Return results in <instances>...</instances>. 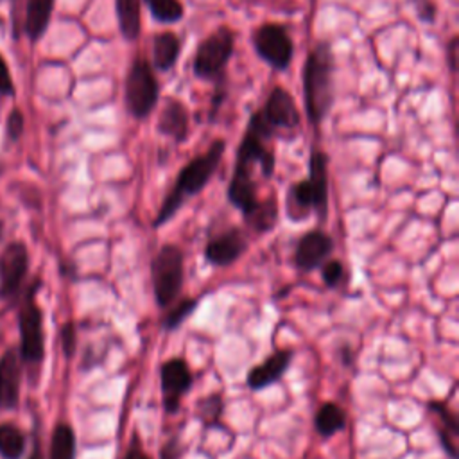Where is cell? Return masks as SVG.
<instances>
[{
    "label": "cell",
    "mask_w": 459,
    "mask_h": 459,
    "mask_svg": "<svg viewBox=\"0 0 459 459\" xmlns=\"http://www.w3.org/2000/svg\"><path fill=\"white\" fill-rule=\"evenodd\" d=\"M224 149H226V143L222 138H219L212 142L206 152L192 158L179 170L174 186L170 188L161 206L158 208V213L152 221V228H161L165 222H169L188 197L199 194L206 186V183L210 181V178L213 176V172L217 170L222 160Z\"/></svg>",
    "instance_id": "1"
},
{
    "label": "cell",
    "mask_w": 459,
    "mask_h": 459,
    "mask_svg": "<svg viewBox=\"0 0 459 459\" xmlns=\"http://www.w3.org/2000/svg\"><path fill=\"white\" fill-rule=\"evenodd\" d=\"M333 57L326 41L317 43L307 56L303 66V99L308 120L317 126L333 102Z\"/></svg>",
    "instance_id": "2"
},
{
    "label": "cell",
    "mask_w": 459,
    "mask_h": 459,
    "mask_svg": "<svg viewBox=\"0 0 459 459\" xmlns=\"http://www.w3.org/2000/svg\"><path fill=\"white\" fill-rule=\"evenodd\" d=\"M41 281H32L23 296L22 307L18 310V328H20V359L22 362L34 369L39 368L45 357V332H43V312L36 301V292Z\"/></svg>",
    "instance_id": "3"
},
{
    "label": "cell",
    "mask_w": 459,
    "mask_h": 459,
    "mask_svg": "<svg viewBox=\"0 0 459 459\" xmlns=\"http://www.w3.org/2000/svg\"><path fill=\"white\" fill-rule=\"evenodd\" d=\"M151 280L154 301L169 308L179 296L185 281V255L176 244H163L152 256Z\"/></svg>",
    "instance_id": "4"
},
{
    "label": "cell",
    "mask_w": 459,
    "mask_h": 459,
    "mask_svg": "<svg viewBox=\"0 0 459 459\" xmlns=\"http://www.w3.org/2000/svg\"><path fill=\"white\" fill-rule=\"evenodd\" d=\"M126 108L134 118H145L154 109L160 95V84L151 63L136 57L126 75Z\"/></svg>",
    "instance_id": "5"
},
{
    "label": "cell",
    "mask_w": 459,
    "mask_h": 459,
    "mask_svg": "<svg viewBox=\"0 0 459 459\" xmlns=\"http://www.w3.org/2000/svg\"><path fill=\"white\" fill-rule=\"evenodd\" d=\"M235 47V34L230 27L221 25L206 36L194 56V72L203 79H215L228 65Z\"/></svg>",
    "instance_id": "6"
},
{
    "label": "cell",
    "mask_w": 459,
    "mask_h": 459,
    "mask_svg": "<svg viewBox=\"0 0 459 459\" xmlns=\"http://www.w3.org/2000/svg\"><path fill=\"white\" fill-rule=\"evenodd\" d=\"M256 54L273 68L285 70L292 59V39L280 23H264L253 32Z\"/></svg>",
    "instance_id": "7"
},
{
    "label": "cell",
    "mask_w": 459,
    "mask_h": 459,
    "mask_svg": "<svg viewBox=\"0 0 459 459\" xmlns=\"http://www.w3.org/2000/svg\"><path fill=\"white\" fill-rule=\"evenodd\" d=\"M192 384L194 375L185 359L172 357L160 366V389L165 412L176 414L179 411L181 400L192 389Z\"/></svg>",
    "instance_id": "8"
},
{
    "label": "cell",
    "mask_w": 459,
    "mask_h": 459,
    "mask_svg": "<svg viewBox=\"0 0 459 459\" xmlns=\"http://www.w3.org/2000/svg\"><path fill=\"white\" fill-rule=\"evenodd\" d=\"M29 271V251L20 240L7 244L0 253V298L13 299L20 294Z\"/></svg>",
    "instance_id": "9"
},
{
    "label": "cell",
    "mask_w": 459,
    "mask_h": 459,
    "mask_svg": "<svg viewBox=\"0 0 459 459\" xmlns=\"http://www.w3.org/2000/svg\"><path fill=\"white\" fill-rule=\"evenodd\" d=\"M332 249L333 238L328 233H325L323 230H310L303 233L296 244L294 265L303 273H310L321 267L325 260H328Z\"/></svg>",
    "instance_id": "10"
},
{
    "label": "cell",
    "mask_w": 459,
    "mask_h": 459,
    "mask_svg": "<svg viewBox=\"0 0 459 459\" xmlns=\"http://www.w3.org/2000/svg\"><path fill=\"white\" fill-rule=\"evenodd\" d=\"M247 249V238L240 228H228L212 237L204 246V258L212 265L228 267L235 264Z\"/></svg>",
    "instance_id": "11"
},
{
    "label": "cell",
    "mask_w": 459,
    "mask_h": 459,
    "mask_svg": "<svg viewBox=\"0 0 459 459\" xmlns=\"http://www.w3.org/2000/svg\"><path fill=\"white\" fill-rule=\"evenodd\" d=\"M23 362L16 348H7L0 357V409L14 411L20 405Z\"/></svg>",
    "instance_id": "12"
},
{
    "label": "cell",
    "mask_w": 459,
    "mask_h": 459,
    "mask_svg": "<svg viewBox=\"0 0 459 459\" xmlns=\"http://www.w3.org/2000/svg\"><path fill=\"white\" fill-rule=\"evenodd\" d=\"M262 113L269 126L274 129H285V131H294L299 126V111L298 106L292 99V95L283 90L281 86L273 88V91L267 97L265 106L262 108Z\"/></svg>",
    "instance_id": "13"
},
{
    "label": "cell",
    "mask_w": 459,
    "mask_h": 459,
    "mask_svg": "<svg viewBox=\"0 0 459 459\" xmlns=\"http://www.w3.org/2000/svg\"><path fill=\"white\" fill-rule=\"evenodd\" d=\"M292 357L294 351L290 348H280L274 353H271L264 362L255 364L246 375L247 387L253 391H260L278 382L289 369Z\"/></svg>",
    "instance_id": "14"
},
{
    "label": "cell",
    "mask_w": 459,
    "mask_h": 459,
    "mask_svg": "<svg viewBox=\"0 0 459 459\" xmlns=\"http://www.w3.org/2000/svg\"><path fill=\"white\" fill-rule=\"evenodd\" d=\"M269 138L264 136L255 127L247 126L246 134L240 140V145L237 149V161L251 163L253 167L258 165L264 178H271L274 172V154L271 149H267L265 142Z\"/></svg>",
    "instance_id": "15"
},
{
    "label": "cell",
    "mask_w": 459,
    "mask_h": 459,
    "mask_svg": "<svg viewBox=\"0 0 459 459\" xmlns=\"http://www.w3.org/2000/svg\"><path fill=\"white\" fill-rule=\"evenodd\" d=\"M427 411L434 418V429L445 454L450 459H457V437H459L457 414L448 407L446 402H441V400H430L427 403Z\"/></svg>",
    "instance_id": "16"
},
{
    "label": "cell",
    "mask_w": 459,
    "mask_h": 459,
    "mask_svg": "<svg viewBox=\"0 0 459 459\" xmlns=\"http://www.w3.org/2000/svg\"><path fill=\"white\" fill-rule=\"evenodd\" d=\"M308 185L314 194V210L325 219L328 210V156L321 149H312L308 161Z\"/></svg>",
    "instance_id": "17"
},
{
    "label": "cell",
    "mask_w": 459,
    "mask_h": 459,
    "mask_svg": "<svg viewBox=\"0 0 459 459\" xmlns=\"http://www.w3.org/2000/svg\"><path fill=\"white\" fill-rule=\"evenodd\" d=\"M161 134L170 136L176 143H181L188 136V109L178 99H167L165 108L156 124Z\"/></svg>",
    "instance_id": "18"
},
{
    "label": "cell",
    "mask_w": 459,
    "mask_h": 459,
    "mask_svg": "<svg viewBox=\"0 0 459 459\" xmlns=\"http://www.w3.org/2000/svg\"><path fill=\"white\" fill-rule=\"evenodd\" d=\"M285 210H287V217L294 222H299L303 219H307L312 210H314V194L312 188L308 185V179H301L296 181L287 194V201H285Z\"/></svg>",
    "instance_id": "19"
},
{
    "label": "cell",
    "mask_w": 459,
    "mask_h": 459,
    "mask_svg": "<svg viewBox=\"0 0 459 459\" xmlns=\"http://www.w3.org/2000/svg\"><path fill=\"white\" fill-rule=\"evenodd\" d=\"M181 41L174 32H160L152 41V61L160 72L170 70L179 56Z\"/></svg>",
    "instance_id": "20"
},
{
    "label": "cell",
    "mask_w": 459,
    "mask_h": 459,
    "mask_svg": "<svg viewBox=\"0 0 459 459\" xmlns=\"http://www.w3.org/2000/svg\"><path fill=\"white\" fill-rule=\"evenodd\" d=\"M52 9H54V0H27L25 32L32 41L39 39L45 34L50 22Z\"/></svg>",
    "instance_id": "21"
},
{
    "label": "cell",
    "mask_w": 459,
    "mask_h": 459,
    "mask_svg": "<svg viewBox=\"0 0 459 459\" xmlns=\"http://www.w3.org/2000/svg\"><path fill=\"white\" fill-rule=\"evenodd\" d=\"M314 427L321 437H332L346 429V412L335 402H325L314 416Z\"/></svg>",
    "instance_id": "22"
},
{
    "label": "cell",
    "mask_w": 459,
    "mask_h": 459,
    "mask_svg": "<svg viewBox=\"0 0 459 459\" xmlns=\"http://www.w3.org/2000/svg\"><path fill=\"white\" fill-rule=\"evenodd\" d=\"M75 452H77V439H75L74 429L65 421L56 423L50 436L48 459H75Z\"/></svg>",
    "instance_id": "23"
},
{
    "label": "cell",
    "mask_w": 459,
    "mask_h": 459,
    "mask_svg": "<svg viewBox=\"0 0 459 459\" xmlns=\"http://www.w3.org/2000/svg\"><path fill=\"white\" fill-rule=\"evenodd\" d=\"M27 437L20 427L11 421L0 423V455L2 459H22Z\"/></svg>",
    "instance_id": "24"
},
{
    "label": "cell",
    "mask_w": 459,
    "mask_h": 459,
    "mask_svg": "<svg viewBox=\"0 0 459 459\" xmlns=\"http://www.w3.org/2000/svg\"><path fill=\"white\" fill-rule=\"evenodd\" d=\"M140 2L142 0H117L120 32L126 39H136L140 34Z\"/></svg>",
    "instance_id": "25"
},
{
    "label": "cell",
    "mask_w": 459,
    "mask_h": 459,
    "mask_svg": "<svg viewBox=\"0 0 459 459\" xmlns=\"http://www.w3.org/2000/svg\"><path fill=\"white\" fill-rule=\"evenodd\" d=\"M278 221V203L274 195H269L265 201H260L251 215L246 217V222L256 233H267L276 226Z\"/></svg>",
    "instance_id": "26"
},
{
    "label": "cell",
    "mask_w": 459,
    "mask_h": 459,
    "mask_svg": "<svg viewBox=\"0 0 459 459\" xmlns=\"http://www.w3.org/2000/svg\"><path fill=\"white\" fill-rule=\"evenodd\" d=\"M224 403L221 393H210L197 402V418L206 429L221 427Z\"/></svg>",
    "instance_id": "27"
},
{
    "label": "cell",
    "mask_w": 459,
    "mask_h": 459,
    "mask_svg": "<svg viewBox=\"0 0 459 459\" xmlns=\"http://www.w3.org/2000/svg\"><path fill=\"white\" fill-rule=\"evenodd\" d=\"M154 20L174 23L183 18V4L179 0H143Z\"/></svg>",
    "instance_id": "28"
},
{
    "label": "cell",
    "mask_w": 459,
    "mask_h": 459,
    "mask_svg": "<svg viewBox=\"0 0 459 459\" xmlns=\"http://www.w3.org/2000/svg\"><path fill=\"white\" fill-rule=\"evenodd\" d=\"M197 298H183L178 303H172L163 317V328L165 330H176L197 307Z\"/></svg>",
    "instance_id": "29"
},
{
    "label": "cell",
    "mask_w": 459,
    "mask_h": 459,
    "mask_svg": "<svg viewBox=\"0 0 459 459\" xmlns=\"http://www.w3.org/2000/svg\"><path fill=\"white\" fill-rule=\"evenodd\" d=\"M342 276H344V267L341 260L332 258L321 264V278L326 287H337L342 281Z\"/></svg>",
    "instance_id": "30"
},
{
    "label": "cell",
    "mask_w": 459,
    "mask_h": 459,
    "mask_svg": "<svg viewBox=\"0 0 459 459\" xmlns=\"http://www.w3.org/2000/svg\"><path fill=\"white\" fill-rule=\"evenodd\" d=\"M61 348H63V355L66 359H70L75 353L77 333H75V325L72 321L65 323L61 328Z\"/></svg>",
    "instance_id": "31"
},
{
    "label": "cell",
    "mask_w": 459,
    "mask_h": 459,
    "mask_svg": "<svg viewBox=\"0 0 459 459\" xmlns=\"http://www.w3.org/2000/svg\"><path fill=\"white\" fill-rule=\"evenodd\" d=\"M23 126H25V118H23V113L20 109H13L11 115L7 117V122H5V133L9 136L11 142H16L22 133H23Z\"/></svg>",
    "instance_id": "32"
},
{
    "label": "cell",
    "mask_w": 459,
    "mask_h": 459,
    "mask_svg": "<svg viewBox=\"0 0 459 459\" xmlns=\"http://www.w3.org/2000/svg\"><path fill=\"white\" fill-rule=\"evenodd\" d=\"M11 97L14 95V82L9 72L7 63L4 61V57L0 56V97Z\"/></svg>",
    "instance_id": "33"
},
{
    "label": "cell",
    "mask_w": 459,
    "mask_h": 459,
    "mask_svg": "<svg viewBox=\"0 0 459 459\" xmlns=\"http://www.w3.org/2000/svg\"><path fill=\"white\" fill-rule=\"evenodd\" d=\"M418 18L423 22H434L436 20V5L432 0H412Z\"/></svg>",
    "instance_id": "34"
},
{
    "label": "cell",
    "mask_w": 459,
    "mask_h": 459,
    "mask_svg": "<svg viewBox=\"0 0 459 459\" xmlns=\"http://www.w3.org/2000/svg\"><path fill=\"white\" fill-rule=\"evenodd\" d=\"M179 457H181L179 441L176 436H170L160 450V459H179Z\"/></svg>",
    "instance_id": "35"
},
{
    "label": "cell",
    "mask_w": 459,
    "mask_h": 459,
    "mask_svg": "<svg viewBox=\"0 0 459 459\" xmlns=\"http://www.w3.org/2000/svg\"><path fill=\"white\" fill-rule=\"evenodd\" d=\"M124 459H152V457L143 450V446L140 445V439H138V434H136V432L133 434V439H131V443H129V446H127V450H126Z\"/></svg>",
    "instance_id": "36"
},
{
    "label": "cell",
    "mask_w": 459,
    "mask_h": 459,
    "mask_svg": "<svg viewBox=\"0 0 459 459\" xmlns=\"http://www.w3.org/2000/svg\"><path fill=\"white\" fill-rule=\"evenodd\" d=\"M455 48H457V38H452L448 47H446V54H448V65H450V70H455V59H457V54H455Z\"/></svg>",
    "instance_id": "37"
},
{
    "label": "cell",
    "mask_w": 459,
    "mask_h": 459,
    "mask_svg": "<svg viewBox=\"0 0 459 459\" xmlns=\"http://www.w3.org/2000/svg\"><path fill=\"white\" fill-rule=\"evenodd\" d=\"M29 459H43L41 445H39V439H38V437H36V439H34V443H32V452H30Z\"/></svg>",
    "instance_id": "38"
}]
</instances>
